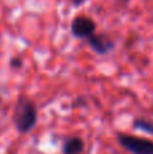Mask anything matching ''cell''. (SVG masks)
Returning <instances> with one entry per match:
<instances>
[{"label": "cell", "mask_w": 153, "mask_h": 154, "mask_svg": "<svg viewBox=\"0 0 153 154\" xmlns=\"http://www.w3.org/2000/svg\"><path fill=\"white\" fill-rule=\"evenodd\" d=\"M95 30H96V24L88 16H76L72 20V24H70V31H72L73 37L80 38V39H88L91 35L95 34Z\"/></svg>", "instance_id": "obj_3"}, {"label": "cell", "mask_w": 153, "mask_h": 154, "mask_svg": "<svg viewBox=\"0 0 153 154\" xmlns=\"http://www.w3.org/2000/svg\"><path fill=\"white\" fill-rule=\"evenodd\" d=\"M125 2H126V0H125Z\"/></svg>", "instance_id": "obj_9"}, {"label": "cell", "mask_w": 153, "mask_h": 154, "mask_svg": "<svg viewBox=\"0 0 153 154\" xmlns=\"http://www.w3.org/2000/svg\"><path fill=\"white\" fill-rule=\"evenodd\" d=\"M38 120V109L37 106L29 97L20 96L18 99L14 108L12 122L15 125L16 130L22 134H26L35 127Z\"/></svg>", "instance_id": "obj_1"}, {"label": "cell", "mask_w": 153, "mask_h": 154, "mask_svg": "<svg viewBox=\"0 0 153 154\" xmlns=\"http://www.w3.org/2000/svg\"><path fill=\"white\" fill-rule=\"evenodd\" d=\"M133 127L136 130H141L146 134H152L153 135V122L148 119H142V118H138L133 122Z\"/></svg>", "instance_id": "obj_6"}, {"label": "cell", "mask_w": 153, "mask_h": 154, "mask_svg": "<svg viewBox=\"0 0 153 154\" xmlns=\"http://www.w3.org/2000/svg\"><path fill=\"white\" fill-rule=\"evenodd\" d=\"M117 141L132 154H153V142L125 133H117Z\"/></svg>", "instance_id": "obj_2"}, {"label": "cell", "mask_w": 153, "mask_h": 154, "mask_svg": "<svg viewBox=\"0 0 153 154\" xmlns=\"http://www.w3.org/2000/svg\"><path fill=\"white\" fill-rule=\"evenodd\" d=\"M10 65L14 69H19V68H22V65H23V61H22L20 58H12L10 61Z\"/></svg>", "instance_id": "obj_7"}, {"label": "cell", "mask_w": 153, "mask_h": 154, "mask_svg": "<svg viewBox=\"0 0 153 154\" xmlns=\"http://www.w3.org/2000/svg\"><path fill=\"white\" fill-rule=\"evenodd\" d=\"M88 45L95 53L107 54L114 49V42L106 34H94L88 38Z\"/></svg>", "instance_id": "obj_4"}, {"label": "cell", "mask_w": 153, "mask_h": 154, "mask_svg": "<svg viewBox=\"0 0 153 154\" xmlns=\"http://www.w3.org/2000/svg\"><path fill=\"white\" fill-rule=\"evenodd\" d=\"M62 154H80L84 150V141L80 137H69L62 143Z\"/></svg>", "instance_id": "obj_5"}, {"label": "cell", "mask_w": 153, "mask_h": 154, "mask_svg": "<svg viewBox=\"0 0 153 154\" xmlns=\"http://www.w3.org/2000/svg\"><path fill=\"white\" fill-rule=\"evenodd\" d=\"M84 0H73V3H75L76 5H79V4H81V3H83Z\"/></svg>", "instance_id": "obj_8"}]
</instances>
